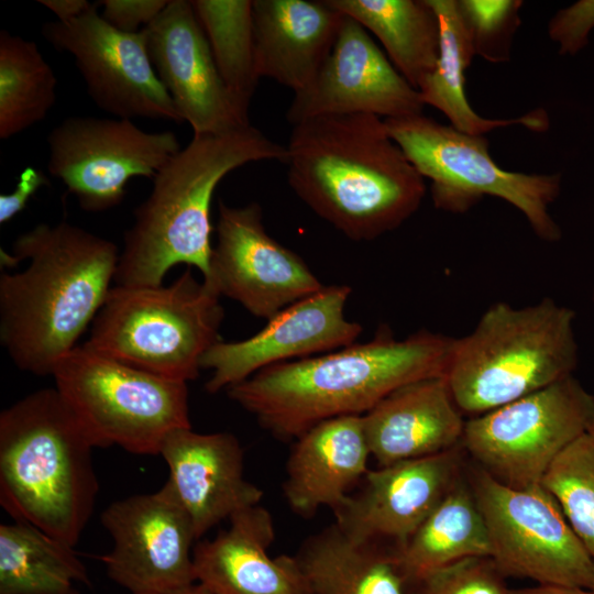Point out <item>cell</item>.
Here are the masks:
<instances>
[{
    "label": "cell",
    "mask_w": 594,
    "mask_h": 594,
    "mask_svg": "<svg viewBox=\"0 0 594 594\" xmlns=\"http://www.w3.org/2000/svg\"><path fill=\"white\" fill-rule=\"evenodd\" d=\"M286 148L294 193L353 241L398 228L426 195L425 178L374 114L306 119L293 125Z\"/></svg>",
    "instance_id": "7a4b0ae2"
},
{
    "label": "cell",
    "mask_w": 594,
    "mask_h": 594,
    "mask_svg": "<svg viewBox=\"0 0 594 594\" xmlns=\"http://www.w3.org/2000/svg\"><path fill=\"white\" fill-rule=\"evenodd\" d=\"M384 121L417 172L431 180L436 208L462 213L484 196H494L517 208L541 240L554 242L561 238L549 212L560 194V174L502 169L492 160L484 135L463 133L424 114Z\"/></svg>",
    "instance_id": "9c48e42d"
},
{
    "label": "cell",
    "mask_w": 594,
    "mask_h": 594,
    "mask_svg": "<svg viewBox=\"0 0 594 594\" xmlns=\"http://www.w3.org/2000/svg\"><path fill=\"white\" fill-rule=\"evenodd\" d=\"M396 556L408 581L463 559L491 557L487 528L465 468L451 491Z\"/></svg>",
    "instance_id": "4316f807"
},
{
    "label": "cell",
    "mask_w": 594,
    "mask_h": 594,
    "mask_svg": "<svg viewBox=\"0 0 594 594\" xmlns=\"http://www.w3.org/2000/svg\"><path fill=\"white\" fill-rule=\"evenodd\" d=\"M350 295L348 285H324L318 293L280 310L254 336L218 342L201 360V370L212 372L205 384L206 391L210 394L227 391L265 367L354 343L362 327L345 318Z\"/></svg>",
    "instance_id": "2e32d148"
},
{
    "label": "cell",
    "mask_w": 594,
    "mask_h": 594,
    "mask_svg": "<svg viewBox=\"0 0 594 594\" xmlns=\"http://www.w3.org/2000/svg\"><path fill=\"white\" fill-rule=\"evenodd\" d=\"M420 94L394 67L370 33L344 15L334 45L315 79L294 94L286 118L293 125L314 117L422 114Z\"/></svg>",
    "instance_id": "e0dca14e"
},
{
    "label": "cell",
    "mask_w": 594,
    "mask_h": 594,
    "mask_svg": "<svg viewBox=\"0 0 594 594\" xmlns=\"http://www.w3.org/2000/svg\"><path fill=\"white\" fill-rule=\"evenodd\" d=\"M90 584L69 547L22 521L0 525V594H77Z\"/></svg>",
    "instance_id": "f1b7e54d"
},
{
    "label": "cell",
    "mask_w": 594,
    "mask_h": 594,
    "mask_svg": "<svg viewBox=\"0 0 594 594\" xmlns=\"http://www.w3.org/2000/svg\"><path fill=\"white\" fill-rule=\"evenodd\" d=\"M372 32L398 73L418 89L440 53V25L428 0H328Z\"/></svg>",
    "instance_id": "83f0119b"
},
{
    "label": "cell",
    "mask_w": 594,
    "mask_h": 594,
    "mask_svg": "<svg viewBox=\"0 0 594 594\" xmlns=\"http://www.w3.org/2000/svg\"><path fill=\"white\" fill-rule=\"evenodd\" d=\"M46 140L48 173L89 212L120 205L131 178L153 179L182 148L174 132H146L120 118L69 117Z\"/></svg>",
    "instance_id": "7c38bea8"
},
{
    "label": "cell",
    "mask_w": 594,
    "mask_h": 594,
    "mask_svg": "<svg viewBox=\"0 0 594 594\" xmlns=\"http://www.w3.org/2000/svg\"><path fill=\"white\" fill-rule=\"evenodd\" d=\"M594 430V396L572 375L465 420L461 446L499 483L541 485L556 458Z\"/></svg>",
    "instance_id": "30bf717a"
},
{
    "label": "cell",
    "mask_w": 594,
    "mask_h": 594,
    "mask_svg": "<svg viewBox=\"0 0 594 594\" xmlns=\"http://www.w3.org/2000/svg\"><path fill=\"white\" fill-rule=\"evenodd\" d=\"M506 576L491 557L457 561L408 581L409 594H509Z\"/></svg>",
    "instance_id": "836d02e7"
},
{
    "label": "cell",
    "mask_w": 594,
    "mask_h": 594,
    "mask_svg": "<svg viewBox=\"0 0 594 594\" xmlns=\"http://www.w3.org/2000/svg\"><path fill=\"white\" fill-rule=\"evenodd\" d=\"M454 338L419 330L396 339L382 326L367 342L265 367L227 389L278 439L327 419L364 415L395 389L444 374Z\"/></svg>",
    "instance_id": "3957f363"
},
{
    "label": "cell",
    "mask_w": 594,
    "mask_h": 594,
    "mask_svg": "<svg viewBox=\"0 0 594 594\" xmlns=\"http://www.w3.org/2000/svg\"><path fill=\"white\" fill-rule=\"evenodd\" d=\"M217 68L249 110L261 78L256 66L253 0H191Z\"/></svg>",
    "instance_id": "4dcf8cb0"
},
{
    "label": "cell",
    "mask_w": 594,
    "mask_h": 594,
    "mask_svg": "<svg viewBox=\"0 0 594 594\" xmlns=\"http://www.w3.org/2000/svg\"><path fill=\"white\" fill-rule=\"evenodd\" d=\"M169 0H102L101 16L113 28L136 33L150 25Z\"/></svg>",
    "instance_id": "d590c367"
},
{
    "label": "cell",
    "mask_w": 594,
    "mask_h": 594,
    "mask_svg": "<svg viewBox=\"0 0 594 594\" xmlns=\"http://www.w3.org/2000/svg\"><path fill=\"white\" fill-rule=\"evenodd\" d=\"M100 521L113 540L101 557L107 574L131 594H169L197 582L194 527L168 482L111 503Z\"/></svg>",
    "instance_id": "5bb4252c"
},
{
    "label": "cell",
    "mask_w": 594,
    "mask_h": 594,
    "mask_svg": "<svg viewBox=\"0 0 594 594\" xmlns=\"http://www.w3.org/2000/svg\"><path fill=\"white\" fill-rule=\"evenodd\" d=\"M216 232L209 276L202 279L251 315L268 320L323 288L297 253L266 232L258 204L233 207L220 200Z\"/></svg>",
    "instance_id": "9a60e30c"
},
{
    "label": "cell",
    "mask_w": 594,
    "mask_h": 594,
    "mask_svg": "<svg viewBox=\"0 0 594 594\" xmlns=\"http://www.w3.org/2000/svg\"><path fill=\"white\" fill-rule=\"evenodd\" d=\"M220 295L190 268L164 286L111 287L85 344L160 377L188 383L218 342Z\"/></svg>",
    "instance_id": "52a82bcc"
},
{
    "label": "cell",
    "mask_w": 594,
    "mask_h": 594,
    "mask_svg": "<svg viewBox=\"0 0 594 594\" xmlns=\"http://www.w3.org/2000/svg\"><path fill=\"white\" fill-rule=\"evenodd\" d=\"M169 594H213L200 583H193Z\"/></svg>",
    "instance_id": "ab89813d"
},
{
    "label": "cell",
    "mask_w": 594,
    "mask_h": 594,
    "mask_svg": "<svg viewBox=\"0 0 594 594\" xmlns=\"http://www.w3.org/2000/svg\"><path fill=\"white\" fill-rule=\"evenodd\" d=\"M56 76L36 43L0 32V139L43 121L56 102Z\"/></svg>",
    "instance_id": "f546056e"
},
{
    "label": "cell",
    "mask_w": 594,
    "mask_h": 594,
    "mask_svg": "<svg viewBox=\"0 0 594 594\" xmlns=\"http://www.w3.org/2000/svg\"><path fill=\"white\" fill-rule=\"evenodd\" d=\"M594 28V0L579 1L559 11L549 23V35L561 54H575L587 43Z\"/></svg>",
    "instance_id": "e575fe53"
},
{
    "label": "cell",
    "mask_w": 594,
    "mask_h": 594,
    "mask_svg": "<svg viewBox=\"0 0 594 594\" xmlns=\"http://www.w3.org/2000/svg\"><path fill=\"white\" fill-rule=\"evenodd\" d=\"M44 186H50L46 175L34 166L25 167L13 191L0 196V223L3 224L20 213Z\"/></svg>",
    "instance_id": "8d00e7d4"
},
{
    "label": "cell",
    "mask_w": 594,
    "mask_h": 594,
    "mask_svg": "<svg viewBox=\"0 0 594 594\" xmlns=\"http://www.w3.org/2000/svg\"><path fill=\"white\" fill-rule=\"evenodd\" d=\"M271 513L256 505L229 519V527L193 550L196 581L213 594H308L294 556L272 558Z\"/></svg>",
    "instance_id": "44dd1931"
},
{
    "label": "cell",
    "mask_w": 594,
    "mask_h": 594,
    "mask_svg": "<svg viewBox=\"0 0 594 594\" xmlns=\"http://www.w3.org/2000/svg\"><path fill=\"white\" fill-rule=\"evenodd\" d=\"M286 163L287 148L249 124L219 134H198L152 179L148 197L134 210L124 233L114 282L119 286H161L177 264L209 276L211 201L221 179L252 162Z\"/></svg>",
    "instance_id": "277c9868"
},
{
    "label": "cell",
    "mask_w": 594,
    "mask_h": 594,
    "mask_svg": "<svg viewBox=\"0 0 594 594\" xmlns=\"http://www.w3.org/2000/svg\"><path fill=\"white\" fill-rule=\"evenodd\" d=\"M38 3L50 9L59 22H69L80 16L92 4L87 0H40Z\"/></svg>",
    "instance_id": "74e56055"
},
{
    "label": "cell",
    "mask_w": 594,
    "mask_h": 594,
    "mask_svg": "<svg viewBox=\"0 0 594 594\" xmlns=\"http://www.w3.org/2000/svg\"><path fill=\"white\" fill-rule=\"evenodd\" d=\"M52 377L95 448L160 455L169 432L191 427L187 383L124 364L85 343L59 361Z\"/></svg>",
    "instance_id": "ba28073f"
},
{
    "label": "cell",
    "mask_w": 594,
    "mask_h": 594,
    "mask_svg": "<svg viewBox=\"0 0 594 594\" xmlns=\"http://www.w3.org/2000/svg\"><path fill=\"white\" fill-rule=\"evenodd\" d=\"M590 588L594 591V574H593V581H592V585H591V587H590Z\"/></svg>",
    "instance_id": "60d3db41"
},
{
    "label": "cell",
    "mask_w": 594,
    "mask_h": 594,
    "mask_svg": "<svg viewBox=\"0 0 594 594\" xmlns=\"http://www.w3.org/2000/svg\"><path fill=\"white\" fill-rule=\"evenodd\" d=\"M116 244L68 222L38 223L20 234L1 265L0 342L21 371L53 374L92 323L114 280Z\"/></svg>",
    "instance_id": "6da1fadb"
},
{
    "label": "cell",
    "mask_w": 594,
    "mask_h": 594,
    "mask_svg": "<svg viewBox=\"0 0 594 594\" xmlns=\"http://www.w3.org/2000/svg\"><path fill=\"white\" fill-rule=\"evenodd\" d=\"M371 457L363 415L327 419L296 439L283 484L290 508L311 516L338 508L369 472Z\"/></svg>",
    "instance_id": "cb8c5ba5"
},
{
    "label": "cell",
    "mask_w": 594,
    "mask_h": 594,
    "mask_svg": "<svg viewBox=\"0 0 594 594\" xmlns=\"http://www.w3.org/2000/svg\"><path fill=\"white\" fill-rule=\"evenodd\" d=\"M458 4L475 54L493 63L508 61L522 1L459 0Z\"/></svg>",
    "instance_id": "d6a6232c"
},
{
    "label": "cell",
    "mask_w": 594,
    "mask_h": 594,
    "mask_svg": "<svg viewBox=\"0 0 594 594\" xmlns=\"http://www.w3.org/2000/svg\"><path fill=\"white\" fill-rule=\"evenodd\" d=\"M144 31L153 67L194 135L251 124L220 76L191 1L169 0Z\"/></svg>",
    "instance_id": "d6986e66"
},
{
    "label": "cell",
    "mask_w": 594,
    "mask_h": 594,
    "mask_svg": "<svg viewBox=\"0 0 594 594\" xmlns=\"http://www.w3.org/2000/svg\"><path fill=\"white\" fill-rule=\"evenodd\" d=\"M444 376L408 383L363 415L371 457L380 466L461 444L465 420Z\"/></svg>",
    "instance_id": "7402d4cb"
},
{
    "label": "cell",
    "mask_w": 594,
    "mask_h": 594,
    "mask_svg": "<svg viewBox=\"0 0 594 594\" xmlns=\"http://www.w3.org/2000/svg\"><path fill=\"white\" fill-rule=\"evenodd\" d=\"M92 446L61 393L35 391L0 414V504L75 547L96 505Z\"/></svg>",
    "instance_id": "5b68a950"
},
{
    "label": "cell",
    "mask_w": 594,
    "mask_h": 594,
    "mask_svg": "<svg viewBox=\"0 0 594 594\" xmlns=\"http://www.w3.org/2000/svg\"><path fill=\"white\" fill-rule=\"evenodd\" d=\"M464 454L460 444L369 470L361 490L333 510L334 524L354 539L398 551L461 477Z\"/></svg>",
    "instance_id": "ac0fdd59"
},
{
    "label": "cell",
    "mask_w": 594,
    "mask_h": 594,
    "mask_svg": "<svg viewBox=\"0 0 594 594\" xmlns=\"http://www.w3.org/2000/svg\"><path fill=\"white\" fill-rule=\"evenodd\" d=\"M160 455L197 540L234 514L260 505L263 498V491L245 479L243 450L230 432L178 428L165 438Z\"/></svg>",
    "instance_id": "ffe728a7"
},
{
    "label": "cell",
    "mask_w": 594,
    "mask_h": 594,
    "mask_svg": "<svg viewBox=\"0 0 594 594\" xmlns=\"http://www.w3.org/2000/svg\"><path fill=\"white\" fill-rule=\"evenodd\" d=\"M465 474L487 528L491 558L506 578L591 587L594 560L549 492L541 485H504L475 463H465Z\"/></svg>",
    "instance_id": "8fae6325"
},
{
    "label": "cell",
    "mask_w": 594,
    "mask_h": 594,
    "mask_svg": "<svg viewBox=\"0 0 594 594\" xmlns=\"http://www.w3.org/2000/svg\"><path fill=\"white\" fill-rule=\"evenodd\" d=\"M574 316L551 298L490 306L471 333L454 339L443 374L461 413L483 415L572 375Z\"/></svg>",
    "instance_id": "8992f818"
},
{
    "label": "cell",
    "mask_w": 594,
    "mask_h": 594,
    "mask_svg": "<svg viewBox=\"0 0 594 594\" xmlns=\"http://www.w3.org/2000/svg\"><path fill=\"white\" fill-rule=\"evenodd\" d=\"M541 486L558 502L594 560V430L579 437L556 458Z\"/></svg>",
    "instance_id": "1f68e13d"
},
{
    "label": "cell",
    "mask_w": 594,
    "mask_h": 594,
    "mask_svg": "<svg viewBox=\"0 0 594 594\" xmlns=\"http://www.w3.org/2000/svg\"><path fill=\"white\" fill-rule=\"evenodd\" d=\"M97 3L69 22H46L42 34L69 53L92 101L120 119L146 118L183 123L150 58L144 29L122 32L98 12Z\"/></svg>",
    "instance_id": "4fadbf2b"
},
{
    "label": "cell",
    "mask_w": 594,
    "mask_h": 594,
    "mask_svg": "<svg viewBox=\"0 0 594 594\" xmlns=\"http://www.w3.org/2000/svg\"><path fill=\"white\" fill-rule=\"evenodd\" d=\"M440 25V53L437 64L418 87L424 105L441 111L454 129L472 134L520 124L536 132L549 127L544 110L530 111L515 119H486L470 106L465 94V72L475 50L457 0H428Z\"/></svg>",
    "instance_id": "484cf974"
},
{
    "label": "cell",
    "mask_w": 594,
    "mask_h": 594,
    "mask_svg": "<svg viewBox=\"0 0 594 594\" xmlns=\"http://www.w3.org/2000/svg\"><path fill=\"white\" fill-rule=\"evenodd\" d=\"M509 594H594V591L581 586L541 585L510 588Z\"/></svg>",
    "instance_id": "f35d334b"
},
{
    "label": "cell",
    "mask_w": 594,
    "mask_h": 594,
    "mask_svg": "<svg viewBox=\"0 0 594 594\" xmlns=\"http://www.w3.org/2000/svg\"><path fill=\"white\" fill-rule=\"evenodd\" d=\"M344 14L328 0H253L256 66L294 94L329 56Z\"/></svg>",
    "instance_id": "603a6c76"
},
{
    "label": "cell",
    "mask_w": 594,
    "mask_h": 594,
    "mask_svg": "<svg viewBox=\"0 0 594 594\" xmlns=\"http://www.w3.org/2000/svg\"><path fill=\"white\" fill-rule=\"evenodd\" d=\"M308 594H409L396 551L354 539L336 524L294 554Z\"/></svg>",
    "instance_id": "d4e9b609"
}]
</instances>
